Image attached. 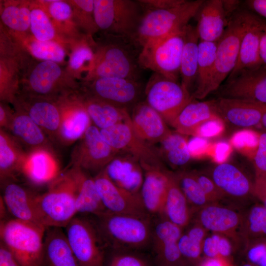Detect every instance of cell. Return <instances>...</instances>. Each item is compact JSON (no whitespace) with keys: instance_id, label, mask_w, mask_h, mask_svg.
Returning <instances> with one entry per match:
<instances>
[{"instance_id":"1","label":"cell","mask_w":266,"mask_h":266,"mask_svg":"<svg viewBox=\"0 0 266 266\" xmlns=\"http://www.w3.org/2000/svg\"><path fill=\"white\" fill-rule=\"evenodd\" d=\"M109 39L98 46L87 79L112 77L140 81L142 68L139 56L142 47L132 37L109 34Z\"/></svg>"},{"instance_id":"2","label":"cell","mask_w":266,"mask_h":266,"mask_svg":"<svg viewBox=\"0 0 266 266\" xmlns=\"http://www.w3.org/2000/svg\"><path fill=\"white\" fill-rule=\"evenodd\" d=\"M77 182L73 167L51 182L46 192L37 194L35 206L40 224L46 228H65L76 215Z\"/></svg>"},{"instance_id":"3","label":"cell","mask_w":266,"mask_h":266,"mask_svg":"<svg viewBox=\"0 0 266 266\" xmlns=\"http://www.w3.org/2000/svg\"><path fill=\"white\" fill-rule=\"evenodd\" d=\"M108 249L138 250L152 240V231L148 218L106 212L92 216Z\"/></svg>"},{"instance_id":"4","label":"cell","mask_w":266,"mask_h":266,"mask_svg":"<svg viewBox=\"0 0 266 266\" xmlns=\"http://www.w3.org/2000/svg\"><path fill=\"white\" fill-rule=\"evenodd\" d=\"M204 2L186 0L172 8L145 11L133 38L142 47L184 29L198 13Z\"/></svg>"},{"instance_id":"5","label":"cell","mask_w":266,"mask_h":266,"mask_svg":"<svg viewBox=\"0 0 266 266\" xmlns=\"http://www.w3.org/2000/svg\"><path fill=\"white\" fill-rule=\"evenodd\" d=\"M46 228L15 218L0 221V242L21 266H40Z\"/></svg>"},{"instance_id":"6","label":"cell","mask_w":266,"mask_h":266,"mask_svg":"<svg viewBox=\"0 0 266 266\" xmlns=\"http://www.w3.org/2000/svg\"><path fill=\"white\" fill-rule=\"evenodd\" d=\"M251 12L238 8L230 17L225 31L217 42L215 64L208 89L210 94L216 91L236 64L243 35Z\"/></svg>"},{"instance_id":"7","label":"cell","mask_w":266,"mask_h":266,"mask_svg":"<svg viewBox=\"0 0 266 266\" xmlns=\"http://www.w3.org/2000/svg\"><path fill=\"white\" fill-rule=\"evenodd\" d=\"M65 229L80 266H104L108 246L92 216L76 215Z\"/></svg>"},{"instance_id":"8","label":"cell","mask_w":266,"mask_h":266,"mask_svg":"<svg viewBox=\"0 0 266 266\" xmlns=\"http://www.w3.org/2000/svg\"><path fill=\"white\" fill-rule=\"evenodd\" d=\"M187 26L167 36L143 46L139 56V64L141 68L150 69L167 79L177 82L180 77Z\"/></svg>"},{"instance_id":"9","label":"cell","mask_w":266,"mask_h":266,"mask_svg":"<svg viewBox=\"0 0 266 266\" xmlns=\"http://www.w3.org/2000/svg\"><path fill=\"white\" fill-rule=\"evenodd\" d=\"M94 15L99 29L109 34L133 38L144 14L138 1L132 0H94Z\"/></svg>"},{"instance_id":"10","label":"cell","mask_w":266,"mask_h":266,"mask_svg":"<svg viewBox=\"0 0 266 266\" xmlns=\"http://www.w3.org/2000/svg\"><path fill=\"white\" fill-rule=\"evenodd\" d=\"M129 118V113L123 122L100 130L103 138L118 152L128 153L138 160L144 170L165 169L160 153L137 136Z\"/></svg>"},{"instance_id":"11","label":"cell","mask_w":266,"mask_h":266,"mask_svg":"<svg viewBox=\"0 0 266 266\" xmlns=\"http://www.w3.org/2000/svg\"><path fill=\"white\" fill-rule=\"evenodd\" d=\"M146 102L171 125L182 109L193 100L181 85L154 73L144 88Z\"/></svg>"},{"instance_id":"12","label":"cell","mask_w":266,"mask_h":266,"mask_svg":"<svg viewBox=\"0 0 266 266\" xmlns=\"http://www.w3.org/2000/svg\"><path fill=\"white\" fill-rule=\"evenodd\" d=\"M85 94L116 107L127 109L139 102L143 90L140 81L112 77L87 81Z\"/></svg>"},{"instance_id":"13","label":"cell","mask_w":266,"mask_h":266,"mask_svg":"<svg viewBox=\"0 0 266 266\" xmlns=\"http://www.w3.org/2000/svg\"><path fill=\"white\" fill-rule=\"evenodd\" d=\"M118 153L104 140L100 130L91 125L73 151V166L98 174L115 159Z\"/></svg>"},{"instance_id":"14","label":"cell","mask_w":266,"mask_h":266,"mask_svg":"<svg viewBox=\"0 0 266 266\" xmlns=\"http://www.w3.org/2000/svg\"><path fill=\"white\" fill-rule=\"evenodd\" d=\"M97 189L106 210L110 213L148 218L140 194L130 192L116 185L104 169L94 177Z\"/></svg>"},{"instance_id":"15","label":"cell","mask_w":266,"mask_h":266,"mask_svg":"<svg viewBox=\"0 0 266 266\" xmlns=\"http://www.w3.org/2000/svg\"><path fill=\"white\" fill-rule=\"evenodd\" d=\"M239 1H204L198 14L196 26L200 41L217 42L223 35L232 14L238 8Z\"/></svg>"},{"instance_id":"16","label":"cell","mask_w":266,"mask_h":266,"mask_svg":"<svg viewBox=\"0 0 266 266\" xmlns=\"http://www.w3.org/2000/svg\"><path fill=\"white\" fill-rule=\"evenodd\" d=\"M219 97L237 99L266 105V66L241 71L226 80L217 90Z\"/></svg>"},{"instance_id":"17","label":"cell","mask_w":266,"mask_h":266,"mask_svg":"<svg viewBox=\"0 0 266 266\" xmlns=\"http://www.w3.org/2000/svg\"><path fill=\"white\" fill-rule=\"evenodd\" d=\"M129 122L137 136L151 145L161 143L172 133L163 117L146 101L133 106Z\"/></svg>"},{"instance_id":"18","label":"cell","mask_w":266,"mask_h":266,"mask_svg":"<svg viewBox=\"0 0 266 266\" xmlns=\"http://www.w3.org/2000/svg\"><path fill=\"white\" fill-rule=\"evenodd\" d=\"M216 112L222 120L242 128L260 125L266 105L244 100L219 97L214 100Z\"/></svg>"},{"instance_id":"19","label":"cell","mask_w":266,"mask_h":266,"mask_svg":"<svg viewBox=\"0 0 266 266\" xmlns=\"http://www.w3.org/2000/svg\"><path fill=\"white\" fill-rule=\"evenodd\" d=\"M242 219L240 213L217 203L200 208L197 215L198 224L206 231L234 239L238 237V232L240 233Z\"/></svg>"},{"instance_id":"20","label":"cell","mask_w":266,"mask_h":266,"mask_svg":"<svg viewBox=\"0 0 266 266\" xmlns=\"http://www.w3.org/2000/svg\"><path fill=\"white\" fill-rule=\"evenodd\" d=\"M17 106L24 110L30 117L52 138L59 139L61 121L59 101L53 99L29 95Z\"/></svg>"},{"instance_id":"21","label":"cell","mask_w":266,"mask_h":266,"mask_svg":"<svg viewBox=\"0 0 266 266\" xmlns=\"http://www.w3.org/2000/svg\"><path fill=\"white\" fill-rule=\"evenodd\" d=\"M266 26V22L251 12L241 40L236 64L226 80L233 78L243 70L255 69L262 66L259 57V43L262 32Z\"/></svg>"},{"instance_id":"22","label":"cell","mask_w":266,"mask_h":266,"mask_svg":"<svg viewBox=\"0 0 266 266\" xmlns=\"http://www.w3.org/2000/svg\"><path fill=\"white\" fill-rule=\"evenodd\" d=\"M1 185L3 195L1 197L13 218L41 225L35 206L37 194L15 181H7Z\"/></svg>"},{"instance_id":"23","label":"cell","mask_w":266,"mask_h":266,"mask_svg":"<svg viewBox=\"0 0 266 266\" xmlns=\"http://www.w3.org/2000/svg\"><path fill=\"white\" fill-rule=\"evenodd\" d=\"M34 186L49 185L60 174L59 166L51 150L40 149L27 153L21 173Z\"/></svg>"},{"instance_id":"24","label":"cell","mask_w":266,"mask_h":266,"mask_svg":"<svg viewBox=\"0 0 266 266\" xmlns=\"http://www.w3.org/2000/svg\"><path fill=\"white\" fill-rule=\"evenodd\" d=\"M59 101L61 112L59 140L69 144L82 138L91 125V120L77 99L71 101Z\"/></svg>"},{"instance_id":"25","label":"cell","mask_w":266,"mask_h":266,"mask_svg":"<svg viewBox=\"0 0 266 266\" xmlns=\"http://www.w3.org/2000/svg\"><path fill=\"white\" fill-rule=\"evenodd\" d=\"M40 266H80L69 246L63 228H46Z\"/></svg>"},{"instance_id":"26","label":"cell","mask_w":266,"mask_h":266,"mask_svg":"<svg viewBox=\"0 0 266 266\" xmlns=\"http://www.w3.org/2000/svg\"><path fill=\"white\" fill-rule=\"evenodd\" d=\"M221 120L216 112L214 100L199 101L194 100L182 109L171 126L182 135H196L204 124Z\"/></svg>"},{"instance_id":"27","label":"cell","mask_w":266,"mask_h":266,"mask_svg":"<svg viewBox=\"0 0 266 266\" xmlns=\"http://www.w3.org/2000/svg\"><path fill=\"white\" fill-rule=\"evenodd\" d=\"M210 178L225 196L241 199L253 196V182L232 164L217 165L213 169Z\"/></svg>"},{"instance_id":"28","label":"cell","mask_w":266,"mask_h":266,"mask_svg":"<svg viewBox=\"0 0 266 266\" xmlns=\"http://www.w3.org/2000/svg\"><path fill=\"white\" fill-rule=\"evenodd\" d=\"M140 196L148 213L162 215L167 192L166 169L144 170Z\"/></svg>"},{"instance_id":"29","label":"cell","mask_w":266,"mask_h":266,"mask_svg":"<svg viewBox=\"0 0 266 266\" xmlns=\"http://www.w3.org/2000/svg\"><path fill=\"white\" fill-rule=\"evenodd\" d=\"M27 153L24 151L20 143L5 130H0V177L2 185L14 181L21 173Z\"/></svg>"},{"instance_id":"30","label":"cell","mask_w":266,"mask_h":266,"mask_svg":"<svg viewBox=\"0 0 266 266\" xmlns=\"http://www.w3.org/2000/svg\"><path fill=\"white\" fill-rule=\"evenodd\" d=\"M62 70L54 62L43 61L37 64L30 74L28 87L30 95L53 99L59 91Z\"/></svg>"},{"instance_id":"31","label":"cell","mask_w":266,"mask_h":266,"mask_svg":"<svg viewBox=\"0 0 266 266\" xmlns=\"http://www.w3.org/2000/svg\"><path fill=\"white\" fill-rule=\"evenodd\" d=\"M9 130L20 144L29 148L30 151L40 149L51 150L44 132L18 106L14 113Z\"/></svg>"},{"instance_id":"32","label":"cell","mask_w":266,"mask_h":266,"mask_svg":"<svg viewBox=\"0 0 266 266\" xmlns=\"http://www.w3.org/2000/svg\"><path fill=\"white\" fill-rule=\"evenodd\" d=\"M73 168L77 182V215L97 216L107 212L101 202L94 177L80 168L74 166Z\"/></svg>"},{"instance_id":"33","label":"cell","mask_w":266,"mask_h":266,"mask_svg":"<svg viewBox=\"0 0 266 266\" xmlns=\"http://www.w3.org/2000/svg\"><path fill=\"white\" fill-rule=\"evenodd\" d=\"M166 172L167 192L162 215L182 229L190 222L191 210L174 174L167 169Z\"/></svg>"},{"instance_id":"34","label":"cell","mask_w":266,"mask_h":266,"mask_svg":"<svg viewBox=\"0 0 266 266\" xmlns=\"http://www.w3.org/2000/svg\"><path fill=\"white\" fill-rule=\"evenodd\" d=\"M200 38L196 26L188 25L180 64L181 86L191 95L195 87L198 72Z\"/></svg>"},{"instance_id":"35","label":"cell","mask_w":266,"mask_h":266,"mask_svg":"<svg viewBox=\"0 0 266 266\" xmlns=\"http://www.w3.org/2000/svg\"><path fill=\"white\" fill-rule=\"evenodd\" d=\"M77 99L91 121L100 130L123 122L129 114L127 109L116 107L86 94L79 96Z\"/></svg>"},{"instance_id":"36","label":"cell","mask_w":266,"mask_h":266,"mask_svg":"<svg viewBox=\"0 0 266 266\" xmlns=\"http://www.w3.org/2000/svg\"><path fill=\"white\" fill-rule=\"evenodd\" d=\"M217 42L200 41L199 43L198 66L193 100H202L209 95L208 89L213 73Z\"/></svg>"},{"instance_id":"37","label":"cell","mask_w":266,"mask_h":266,"mask_svg":"<svg viewBox=\"0 0 266 266\" xmlns=\"http://www.w3.org/2000/svg\"><path fill=\"white\" fill-rule=\"evenodd\" d=\"M115 160V159H114ZM112 161L104 170L110 179L117 186L130 192L140 194L143 177L136 167Z\"/></svg>"},{"instance_id":"38","label":"cell","mask_w":266,"mask_h":266,"mask_svg":"<svg viewBox=\"0 0 266 266\" xmlns=\"http://www.w3.org/2000/svg\"><path fill=\"white\" fill-rule=\"evenodd\" d=\"M240 233L246 241L266 237V208L262 203L254 204L243 215Z\"/></svg>"},{"instance_id":"39","label":"cell","mask_w":266,"mask_h":266,"mask_svg":"<svg viewBox=\"0 0 266 266\" xmlns=\"http://www.w3.org/2000/svg\"><path fill=\"white\" fill-rule=\"evenodd\" d=\"M161 143L162 151L170 165L181 166L190 160L188 143L182 134L172 133Z\"/></svg>"},{"instance_id":"40","label":"cell","mask_w":266,"mask_h":266,"mask_svg":"<svg viewBox=\"0 0 266 266\" xmlns=\"http://www.w3.org/2000/svg\"><path fill=\"white\" fill-rule=\"evenodd\" d=\"M174 175L189 205L200 209L211 203L201 188L193 172L182 171Z\"/></svg>"},{"instance_id":"41","label":"cell","mask_w":266,"mask_h":266,"mask_svg":"<svg viewBox=\"0 0 266 266\" xmlns=\"http://www.w3.org/2000/svg\"><path fill=\"white\" fill-rule=\"evenodd\" d=\"M31 12L26 7L9 5L3 10L1 18L3 23L11 29L23 32L30 26Z\"/></svg>"},{"instance_id":"42","label":"cell","mask_w":266,"mask_h":266,"mask_svg":"<svg viewBox=\"0 0 266 266\" xmlns=\"http://www.w3.org/2000/svg\"><path fill=\"white\" fill-rule=\"evenodd\" d=\"M30 28L35 39L38 41H50L55 36L53 25L40 9L34 8L31 10Z\"/></svg>"},{"instance_id":"43","label":"cell","mask_w":266,"mask_h":266,"mask_svg":"<svg viewBox=\"0 0 266 266\" xmlns=\"http://www.w3.org/2000/svg\"><path fill=\"white\" fill-rule=\"evenodd\" d=\"M29 46L32 54L35 57L44 61L60 62L64 60L65 56V50L61 46L50 40H33Z\"/></svg>"},{"instance_id":"44","label":"cell","mask_w":266,"mask_h":266,"mask_svg":"<svg viewBox=\"0 0 266 266\" xmlns=\"http://www.w3.org/2000/svg\"><path fill=\"white\" fill-rule=\"evenodd\" d=\"M104 266H149L141 256L130 250L108 249Z\"/></svg>"},{"instance_id":"45","label":"cell","mask_w":266,"mask_h":266,"mask_svg":"<svg viewBox=\"0 0 266 266\" xmlns=\"http://www.w3.org/2000/svg\"><path fill=\"white\" fill-rule=\"evenodd\" d=\"M182 234V228L170 221H160L152 231L153 247L167 242L178 241Z\"/></svg>"},{"instance_id":"46","label":"cell","mask_w":266,"mask_h":266,"mask_svg":"<svg viewBox=\"0 0 266 266\" xmlns=\"http://www.w3.org/2000/svg\"><path fill=\"white\" fill-rule=\"evenodd\" d=\"M244 256L246 262L254 266H266V237L247 241Z\"/></svg>"},{"instance_id":"47","label":"cell","mask_w":266,"mask_h":266,"mask_svg":"<svg viewBox=\"0 0 266 266\" xmlns=\"http://www.w3.org/2000/svg\"><path fill=\"white\" fill-rule=\"evenodd\" d=\"M178 245L183 259L199 263L201 260L202 243L191 238L186 233H182L178 240Z\"/></svg>"},{"instance_id":"48","label":"cell","mask_w":266,"mask_h":266,"mask_svg":"<svg viewBox=\"0 0 266 266\" xmlns=\"http://www.w3.org/2000/svg\"><path fill=\"white\" fill-rule=\"evenodd\" d=\"M95 60V53L93 49L87 44H84L75 49L71 54L69 63L71 68L78 70L86 67L87 64L92 69ZM89 73V72H88Z\"/></svg>"},{"instance_id":"49","label":"cell","mask_w":266,"mask_h":266,"mask_svg":"<svg viewBox=\"0 0 266 266\" xmlns=\"http://www.w3.org/2000/svg\"><path fill=\"white\" fill-rule=\"evenodd\" d=\"M193 173L210 203H217L225 197L210 177L197 172Z\"/></svg>"},{"instance_id":"50","label":"cell","mask_w":266,"mask_h":266,"mask_svg":"<svg viewBox=\"0 0 266 266\" xmlns=\"http://www.w3.org/2000/svg\"><path fill=\"white\" fill-rule=\"evenodd\" d=\"M253 164L255 175L266 174V132L259 136Z\"/></svg>"},{"instance_id":"51","label":"cell","mask_w":266,"mask_h":266,"mask_svg":"<svg viewBox=\"0 0 266 266\" xmlns=\"http://www.w3.org/2000/svg\"><path fill=\"white\" fill-rule=\"evenodd\" d=\"M186 0H138L144 11L166 9L180 5Z\"/></svg>"},{"instance_id":"52","label":"cell","mask_w":266,"mask_h":266,"mask_svg":"<svg viewBox=\"0 0 266 266\" xmlns=\"http://www.w3.org/2000/svg\"><path fill=\"white\" fill-rule=\"evenodd\" d=\"M50 14L55 19L58 21H63L68 19L71 14V9L67 3L55 0L51 3L49 6Z\"/></svg>"},{"instance_id":"53","label":"cell","mask_w":266,"mask_h":266,"mask_svg":"<svg viewBox=\"0 0 266 266\" xmlns=\"http://www.w3.org/2000/svg\"><path fill=\"white\" fill-rule=\"evenodd\" d=\"M220 234L213 233L211 235L205 237L202 243V254L207 258H214L219 257L218 241Z\"/></svg>"},{"instance_id":"54","label":"cell","mask_w":266,"mask_h":266,"mask_svg":"<svg viewBox=\"0 0 266 266\" xmlns=\"http://www.w3.org/2000/svg\"><path fill=\"white\" fill-rule=\"evenodd\" d=\"M253 196L258 199L266 208V174L255 175Z\"/></svg>"},{"instance_id":"55","label":"cell","mask_w":266,"mask_h":266,"mask_svg":"<svg viewBox=\"0 0 266 266\" xmlns=\"http://www.w3.org/2000/svg\"><path fill=\"white\" fill-rule=\"evenodd\" d=\"M247 9L266 22V0H247Z\"/></svg>"},{"instance_id":"56","label":"cell","mask_w":266,"mask_h":266,"mask_svg":"<svg viewBox=\"0 0 266 266\" xmlns=\"http://www.w3.org/2000/svg\"><path fill=\"white\" fill-rule=\"evenodd\" d=\"M219 257L232 262L233 247L229 237L220 234L218 241Z\"/></svg>"},{"instance_id":"57","label":"cell","mask_w":266,"mask_h":266,"mask_svg":"<svg viewBox=\"0 0 266 266\" xmlns=\"http://www.w3.org/2000/svg\"><path fill=\"white\" fill-rule=\"evenodd\" d=\"M0 266H21L12 253L0 242Z\"/></svg>"},{"instance_id":"58","label":"cell","mask_w":266,"mask_h":266,"mask_svg":"<svg viewBox=\"0 0 266 266\" xmlns=\"http://www.w3.org/2000/svg\"><path fill=\"white\" fill-rule=\"evenodd\" d=\"M14 113L11 112L0 104V129L4 130H9L12 121Z\"/></svg>"},{"instance_id":"59","label":"cell","mask_w":266,"mask_h":266,"mask_svg":"<svg viewBox=\"0 0 266 266\" xmlns=\"http://www.w3.org/2000/svg\"><path fill=\"white\" fill-rule=\"evenodd\" d=\"M199 266H233V265L232 262L220 257L204 258L199 263Z\"/></svg>"},{"instance_id":"60","label":"cell","mask_w":266,"mask_h":266,"mask_svg":"<svg viewBox=\"0 0 266 266\" xmlns=\"http://www.w3.org/2000/svg\"><path fill=\"white\" fill-rule=\"evenodd\" d=\"M259 57L261 65L266 66V26L262 32L260 36Z\"/></svg>"},{"instance_id":"61","label":"cell","mask_w":266,"mask_h":266,"mask_svg":"<svg viewBox=\"0 0 266 266\" xmlns=\"http://www.w3.org/2000/svg\"><path fill=\"white\" fill-rule=\"evenodd\" d=\"M73 1L82 10L87 12H94V0H77Z\"/></svg>"},{"instance_id":"62","label":"cell","mask_w":266,"mask_h":266,"mask_svg":"<svg viewBox=\"0 0 266 266\" xmlns=\"http://www.w3.org/2000/svg\"><path fill=\"white\" fill-rule=\"evenodd\" d=\"M260 125L265 130H266V111L264 113L260 123Z\"/></svg>"},{"instance_id":"63","label":"cell","mask_w":266,"mask_h":266,"mask_svg":"<svg viewBox=\"0 0 266 266\" xmlns=\"http://www.w3.org/2000/svg\"><path fill=\"white\" fill-rule=\"evenodd\" d=\"M238 266H254L245 261V262L244 264H242Z\"/></svg>"}]
</instances>
